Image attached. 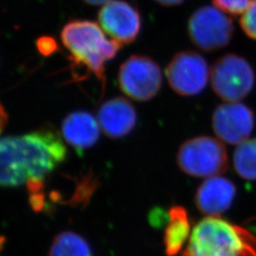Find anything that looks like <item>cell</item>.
Here are the masks:
<instances>
[{
    "instance_id": "obj_1",
    "label": "cell",
    "mask_w": 256,
    "mask_h": 256,
    "mask_svg": "<svg viewBox=\"0 0 256 256\" xmlns=\"http://www.w3.org/2000/svg\"><path fill=\"white\" fill-rule=\"evenodd\" d=\"M66 158V148L54 128H41L0 142V183L18 187L30 180H44Z\"/></svg>"
},
{
    "instance_id": "obj_2",
    "label": "cell",
    "mask_w": 256,
    "mask_h": 256,
    "mask_svg": "<svg viewBox=\"0 0 256 256\" xmlns=\"http://www.w3.org/2000/svg\"><path fill=\"white\" fill-rule=\"evenodd\" d=\"M61 40L70 52L72 66L84 68L104 86V64L117 55L122 45L106 38L102 28L88 20H72L66 23L61 32Z\"/></svg>"
},
{
    "instance_id": "obj_3",
    "label": "cell",
    "mask_w": 256,
    "mask_h": 256,
    "mask_svg": "<svg viewBox=\"0 0 256 256\" xmlns=\"http://www.w3.org/2000/svg\"><path fill=\"white\" fill-rule=\"evenodd\" d=\"M180 256H256V238L244 228L208 216L194 227Z\"/></svg>"
},
{
    "instance_id": "obj_4",
    "label": "cell",
    "mask_w": 256,
    "mask_h": 256,
    "mask_svg": "<svg viewBox=\"0 0 256 256\" xmlns=\"http://www.w3.org/2000/svg\"><path fill=\"white\" fill-rule=\"evenodd\" d=\"M176 162L185 174L196 178L216 176L227 170L229 160L226 148L214 138H192L178 148Z\"/></svg>"
},
{
    "instance_id": "obj_5",
    "label": "cell",
    "mask_w": 256,
    "mask_h": 256,
    "mask_svg": "<svg viewBox=\"0 0 256 256\" xmlns=\"http://www.w3.org/2000/svg\"><path fill=\"white\" fill-rule=\"evenodd\" d=\"M210 82L220 99L227 102H238L252 90L256 75L247 60L238 55L226 54L212 66Z\"/></svg>"
},
{
    "instance_id": "obj_6",
    "label": "cell",
    "mask_w": 256,
    "mask_h": 256,
    "mask_svg": "<svg viewBox=\"0 0 256 256\" xmlns=\"http://www.w3.org/2000/svg\"><path fill=\"white\" fill-rule=\"evenodd\" d=\"M118 82L120 90L128 97L135 101L146 102L160 90L162 74L153 59L132 55L120 64Z\"/></svg>"
},
{
    "instance_id": "obj_7",
    "label": "cell",
    "mask_w": 256,
    "mask_h": 256,
    "mask_svg": "<svg viewBox=\"0 0 256 256\" xmlns=\"http://www.w3.org/2000/svg\"><path fill=\"white\" fill-rule=\"evenodd\" d=\"M188 34L198 48L212 52L229 44L234 34V25L232 19L218 7L203 6L190 16Z\"/></svg>"
},
{
    "instance_id": "obj_8",
    "label": "cell",
    "mask_w": 256,
    "mask_h": 256,
    "mask_svg": "<svg viewBox=\"0 0 256 256\" xmlns=\"http://www.w3.org/2000/svg\"><path fill=\"white\" fill-rule=\"evenodd\" d=\"M171 88L180 96H194L206 88L210 68L202 55L192 50L174 55L165 70Z\"/></svg>"
},
{
    "instance_id": "obj_9",
    "label": "cell",
    "mask_w": 256,
    "mask_h": 256,
    "mask_svg": "<svg viewBox=\"0 0 256 256\" xmlns=\"http://www.w3.org/2000/svg\"><path fill=\"white\" fill-rule=\"evenodd\" d=\"M212 129L220 140L240 144L248 140L254 128V115L250 108L240 102H226L212 114Z\"/></svg>"
},
{
    "instance_id": "obj_10",
    "label": "cell",
    "mask_w": 256,
    "mask_h": 256,
    "mask_svg": "<svg viewBox=\"0 0 256 256\" xmlns=\"http://www.w3.org/2000/svg\"><path fill=\"white\" fill-rule=\"evenodd\" d=\"M101 28L120 45H128L136 40L142 28V18L135 7L126 1L111 0L98 14Z\"/></svg>"
},
{
    "instance_id": "obj_11",
    "label": "cell",
    "mask_w": 256,
    "mask_h": 256,
    "mask_svg": "<svg viewBox=\"0 0 256 256\" xmlns=\"http://www.w3.org/2000/svg\"><path fill=\"white\" fill-rule=\"evenodd\" d=\"M97 118L106 136L120 138L126 137L136 126L137 112L128 99L117 97L102 104Z\"/></svg>"
},
{
    "instance_id": "obj_12",
    "label": "cell",
    "mask_w": 256,
    "mask_h": 256,
    "mask_svg": "<svg viewBox=\"0 0 256 256\" xmlns=\"http://www.w3.org/2000/svg\"><path fill=\"white\" fill-rule=\"evenodd\" d=\"M236 192V185L228 178L218 176H210L198 187L196 204L204 214L220 216L230 207Z\"/></svg>"
},
{
    "instance_id": "obj_13",
    "label": "cell",
    "mask_w": 256,
    "mask_h": 256,
    "mask_svg": "<svg viewBox=\"0 0 256 256\" xmlns=\"http://www.w3.org/2000/svg\"><path fill=\"white\" fill-rule=\"evenodd\" d=\"M98 120L86 111H76L68 114L62 124V136L66 144L78 152L93 146L100 138Z\"/></svg>"
},
{
    "instance_id": "obj_14",
    "label": "cell",
    "mask_w": 256,
    "mask_h": 256,
    "mask_svg": "<svg viewBox=\"0 0 256 256\" xmlns=\"http://www.w3.org/2000/svg\"><path fill=\"white\" fill-rule=\"evenodd\" d=\"M168 216L164 234L165 252L167 256H174L182 248L191 228L187 212L182 206H173Z\"/></svg>"
},
{
    "instance_id": "obj_15",
    "label": "cell",
    "mask_w": 256,
    "mask_h": 256,
    "mask_svg": "<svg viewBox=\"0 0 256 256\" xmlns=\"http://www.w3.org/2000/svg\"><path fill=\"white\" fill-rule=\"evenodd\" d=\"M48 256H92V252L82 236L72 232H64L55 236Z\"/></svg>"
},
{
    "instance_id": "obj_16",
    "label": "cell",
    "mask_w": 256,
    "mask_h": 256,
    "mask_svg": "<svg viewBox=\"0 0 256 256\" xmlns=\"http://www.w3.org/2000/svg\"><path fill=\"white\" fill-rule=\"evenodd\" d=\"M234 167L242 178L256 180V138L238 144L234 152Z\"/></svg>"
},
{
    "instance_id": "obj_17",
    "label": "cell",
    "mask_w": 256,
    "mask_h": 256,
    "mask_svg": "<svg viewBox=\"0 0 256 256\" xmlns=\"http://www.w3.org/2000/svg\"><path fill=\"white\" fill-rule=\"evenodd\" d=\"M98 186V182L94 178L93 174H88L82 178V180L78 183L76 192L70 202L74 204H84L82 202H88L90 198Z\"/></svg>"
},
{
    "instance_id": "obj_18",
    "label": "cell",
    "mask_w": 256,
    "mask_h": 256,
    "mask_svg": "<svg viewBox=\"0 0 256 256\" xmlns=\"http://www.w3.org/2000/svg\"><path fill=\"white\" fill-rule=\"evenodd\" d=\"M214 5L224 12L232 16L243 14L254 0H212Z\"/></svg>"
},
{
    "instance_id": "obj_19",
    "label": "cell",
    "mask_w": 256,
    "mask_h": 256,
    "mask_svg": "<svg viewBox=\"0 0 256 256\" xmlns=\"http://www.w3.org/2000/svg\"><path fill=\"white\" fill-rule=\"evenodd\" d=\"M240 26L248 36L256 40V0L242 14Z\"/></svg>"
},
{
    "instance_id": "obj_20",
    "label": "cell",
    "mask_w": 256,
    "mask_h": 256,
    "mask_svg": "<svg viewBox=\"0 0 256 256\" xmlns=\"http://www.w3.org/2000/svg\"><path fill=\"white\" fill-rule=\"evenodd\" d=\"M57 46L54 40L50 37H41L37 40V48L39 50L40 54L45 56L54 52Z\"/></svg>"
},
{
    "instance_id": "obj_21",
    "label": "cell",
    "mask_w": 256,
    "mask_h": 256,
    "mask_svg": "<svg viewBox=\"0 0 256 256\" xmlns=\"http://www.w3.org/2000/svg\"><path fill=\"white\" fill-rule=\"evenodd\" d=\"M155 1L164 7H171V6L182 4L184 0H155Z\"/></svg>"
},
{
    "instance_id": "obj_22",
    "label": "cell",
    "mask_w": 256,
    "mask_h": 256,
    "mask_svg": "<svg viewBox=\"0 0 256 256\" xmlns=\"http://www.w3.org/2000/svg\"><path fill=\"white\" fill-rule=\"evenodd\" d=\"M84 1L90 5H102L110 2L111 0H84Z\"/></svg>"
}]
</instances>
